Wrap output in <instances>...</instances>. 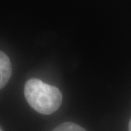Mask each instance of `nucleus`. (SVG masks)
<instances>
[{
  "mask_svg": "<svg viewBox=\"0 0 131 131\" xmlns=\"http://www.w3.org/2000/svg\"><path fill=\"white\" fill-rule=\"evenodd\" d=\"M12 73L11 62L6 54L0 51V90L9 82Z\"/></svg>",
  "mask_w": 131,
  "mask_h": 131,
  "instance_id": "2",
  "label": "nucleus"
},
{
  "mask_svg": "<svg viewBox=\"0 0 131 131\" xmlns=\"http://www.w3.org/2000/svg\"><path fill=\"white\" fill-rule=\"evenodd\" d=\"M0 131H2V130H1V129H0Z\"/></svg>",
  "mask_w": 131,
  "mask_h": 131,
  "instance_id": "5",
  "label": "nucleus"
},
{
  "mask_svg": "<svg viewBox=\"0 0 131 131\" xmlns=\"http://www.w3.org/2000/svg\"><path fill=\"white\" fill-rule=\"evenodd\" d=\"M53 131H86V130L77 124L68 122L60 124Z\"/></svg>",
  "mask_w": 131,
  "mask_h": 131,
  "instance_id": "3",
  "label": "nucleus"
},
{
  "mask_svg": "<svg viewBox=\"0 0 131 131\" xmlns=\"http://www.w3.org/2000/svg\"><path fill=\"white\" fill-rule=\"evenodd\" d=\"M24 95L32 108L44 115L57 111L62 103V95L59 89L38 78H31L26 83Z\"/></svg>",
  "mask_w": 131,
  "mask_h": 131,
  "instance_id": "1",
  "label": "nucleus"
},
{
  "mask_svg": "<svg viewBox=\"0 0 131 131\" xmlns=\"http://www.w3.org/2000/svg\"><path fill=\"white\" fill-rule=\"evenodd\" d=\"M129 131H131V119H130V122L129 124Z\"/></svg>",
  "mask_w": 131,
  "mask_h": 131,
  "instance_id": "4",
  "label": "nucleus"
}]
</instances>
